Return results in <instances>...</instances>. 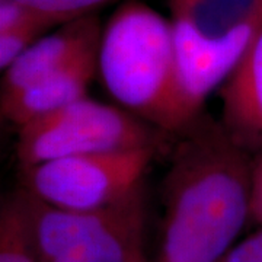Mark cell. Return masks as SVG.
<instances>
[{
	"instance_id": "obj_2",
	"label": "cell",
	"mask_w": 262,
	"mask_h": 262,
	"mask_svg": "<svg viewBox=\"0 0 262 262\" xmlns=\"http://www.w3.org/2000/svg\"><path fill=\"white\" fill-rule=\"evenodd\" d=\"M98 75L115 103L165 134L184 130L175 86L172 22L125 0L102 28Z\"/></svg>"
},
{
	"instance_id": "obj_3",
	"label": "cell",
	"mask_w": 262,
	"mask_h": 262,
	"mask_svg": "<svg viewBox=\"0 0 262 262\" xmlns=\"http://www.w3.org/2000/svg\"><path fill=\"white\" fill-rule=\"evenodd\" d=\"M163 133L118 105L82 98L18 127L16 155L22 170L50 160L159 147Z\"/></svg>"
},
{
	"instance_id": "obj_13",
	"label": "cell",
	"mask_w": 262,
	"mask_h": 262,
	"mask_svg": "<svg viewBox=\"0 0 262 262\" xmlns=\"http://www.w3.org/2000/svg\"><path fill=\"white\" fill-rule=\"evenodd\" d=\"M20 6L42 15L54 16L69 22L86 15H94L98 9L115 0H10Z\"/></svg>"
},
{
	"instance_id": "obj_7",
	"label": "cell",
	"mask_w": 262,
	"mask_h": 262,
	"mask_svg": "<svg viewBox=\"0 0 262 262\" xmlns=\"http://www.w3.org/2000/svg\"><path fill=\"white\" fill-rule=\"evenodd\" d=\"M102 27L96 15H86L60 25L32 42L0 79V99L9 98L73 63L99 47Z\"/></svg>"
},
{
	"instance_id": "obj_1",
	"label": "cell",
	"mask_w": 262,
	"mask_h": 262,
	"mask_svg": "<svg viewBox=\"0 0 262 262\" xmlns=\"http://www.w3.org/2000/svg\"><path fill=\"white\" fill-rule=\"evenodd\" d=\"M178 136L163 184L159 262H217L249 220L252 159L206 114Z\"/></svg>"
},
{
	"instance_id": "obj_8",
	"label": "cell",
	"mask_w": 262,
	"mask_h": 262,
	"mask_svg": "<svg viewBox=\"0 0 262 262\" xmlns=\"http://www.w3.org/2000/svg\"><path fill=\"white\" fill-rule=\"evenodd\" d=\"M222 122L251 156L262 153V29L220 88Z\"/></svg>"
},
{
	"instance_id": "obj_11",
	"label": "cell",
	"mask_w": 262,
	"mask_h": 262,
	"mask_svg": "<svg viewBox=\"0 0 262 262\" xmlns=\"http://www.w3.org/2000/svg\"><path fill=\"white\" fill-rule=\"evenodd\" d=\"M0 262H39L27 188L0 195Z\"/></svg>"
},
{
	"instance_id": "obj_12",
	"label": "cell",
	"mask_w": 262,
	"mask_h": 262,
	"mask_svg": "<svg viewBox=\"0 0 262 262\" xmlns=\"http://www.w3.org/2000/svg\"><path fill=\"white\" fill-rule=\"evenodd\" d=\"M66 22L53 16H38L25 24L0 32V70L9 69L27 48L41 38L47 31L54 27H60Z\"/></svg>"
},
{
	"instance_id": "obj_5",
	"label": "cell",
	"mask_w": 262,
	"mask_h": 262,
	"mask_svg": "<svg viewBox=\"0 0 262 262\" xmlns=\"http://www.w3.org/2000/svg\"><path fill=\"white\" fill-rule=\"evenodd\" d=\"M158 150L141 147L50 160L24 170L25 188L57 208H105L143 191V181Z\"/></svg>"
},
{
	"instance_id": "obj_16",
	"label": "cell",
	"mask_w": 262,
	"mask_h": 262,
	"mask_svg": "<svg viewBox=\"0 0 262 262\" xmlns=\"http://www.w3.org/2000/svg\"><path fill=\"white\" fill-rule=\"evenodd\" d=\"M38 16H42V13L32 12L10 0H0V32L5 29L13 28L20 24H25Z\"/></svg>"
},
{
	"instance_id": "obj_18",
	"label": "cell",
	"mask_w": 262,
	"mask_h": 262,
	"mask_svg": "<svg viewBox=\"0 0 262 262\" xmlns=\"http://www.w3.org/2000/svg\"><path fill=\"white\" fill-rule=\"evenodd\" d=\"M133 262H146V259H144V256L141 255V256H139V258H137L136 261H133Z\"/></svg>"
},
{
	"instance_id": "obj_17",
	"label": "cell",
	"mask_w": 262,
	"mask_h": 262,
	"mask_svg": "<svg viewBox=\"0 0 262 262\" xmlns=\"http://www.w3.org/2000/svg\"><path fill=\"white\" fill-rule=\"evenodd\" d=\"M9 122L5 120V117L0 114V141L3 139V134H5V130H6V125H8Z\"/></svg>"
},
{
	"instance_id": "obj_14",
	"label": "cell",
	"mask_w": 262,
	"mask_h": 262,
	"mask_svg": "<svg viewBox=\"0 0 262 262\" xmlns=\"http://www.w3.org/2000/svg\"><path fill=\"white\" fill-rule=\"evenodd\" d=\"M217 262H262V226L256 233L230 248Z\"/></svg>"
},
{
	"instance_id": "obj_10",
	"label": "cell",
	"mask_w": 262,
	"mask_h": 262,
	"mask_svg": "<svg viewBox=\"0 0 262 262\" xmlns=\"http://www.w3.org/2000/svg\"><path fill=\"white\" fill-rule=\"evenodd\" d=\"M172 20L222 38L242 28L262 29V0H169Z\"/></svg>"
},
{
	"instance_id": "obj_15",
	"label": "cell",
	"mask_w": 262,
	"mask_h": 262,
	"mask_svg": "<svg viewBox=\"0 0 262 262\" xmlns=\"http://www.w3.org/2000/svg\"><path fill=\"white\" fill-rule=\"evenodd\" d=\"M249 220L262 226V153L252 159L251 191H249Z\"/></svg>"
},
{
	"instance_id": "obj_9",
	"label": "cell",
	"mask_w": 262,
	"mask_h": 262,
	"mask_svg": "<svg viewBox=\"0 0 262 262\" xmlns=\"http://www.w3.org/2000/svg\"><path fill=\"white\" fill-rule=\"evenodd\" d=\"M98 75V48L9 98L0 99V114L15 127L54 113L88 96Z\"/></svg>"
},
{
	"instance_id": "obj_6",
	"label": "cell",
	"mask_w": 262,
	"mask_h": 262,
	"mask_svg": "<svg viewBox=\"0 0 262 262\" xmlns=\"http://www.w3.org/2000/svg\"><path fill=\"white\" fill-rule=\"evenodd\" d=\"M170 22L173 31L177 99L185 130L204 114L203 108L208 95L222 88L259 31L242 28L226 37L208 38L187 24L172 19Z\"/></svg>"
},
{
	"instance_id": "obj_4",
	"label": "cell",
	"mask_w": 262,
	"mask_h": 262,
	"mask_svg": "<svg viewBox=\"0 0 262 262\" xmlns=\"http://www.w3.org/2000/svg\"><path fill=\"white\" fill-rule=\"evenodd\" d=\"M39 262H133L143 255V191L114 206L77 211L31 194Z\"/></svg>"
}]
</instances>
